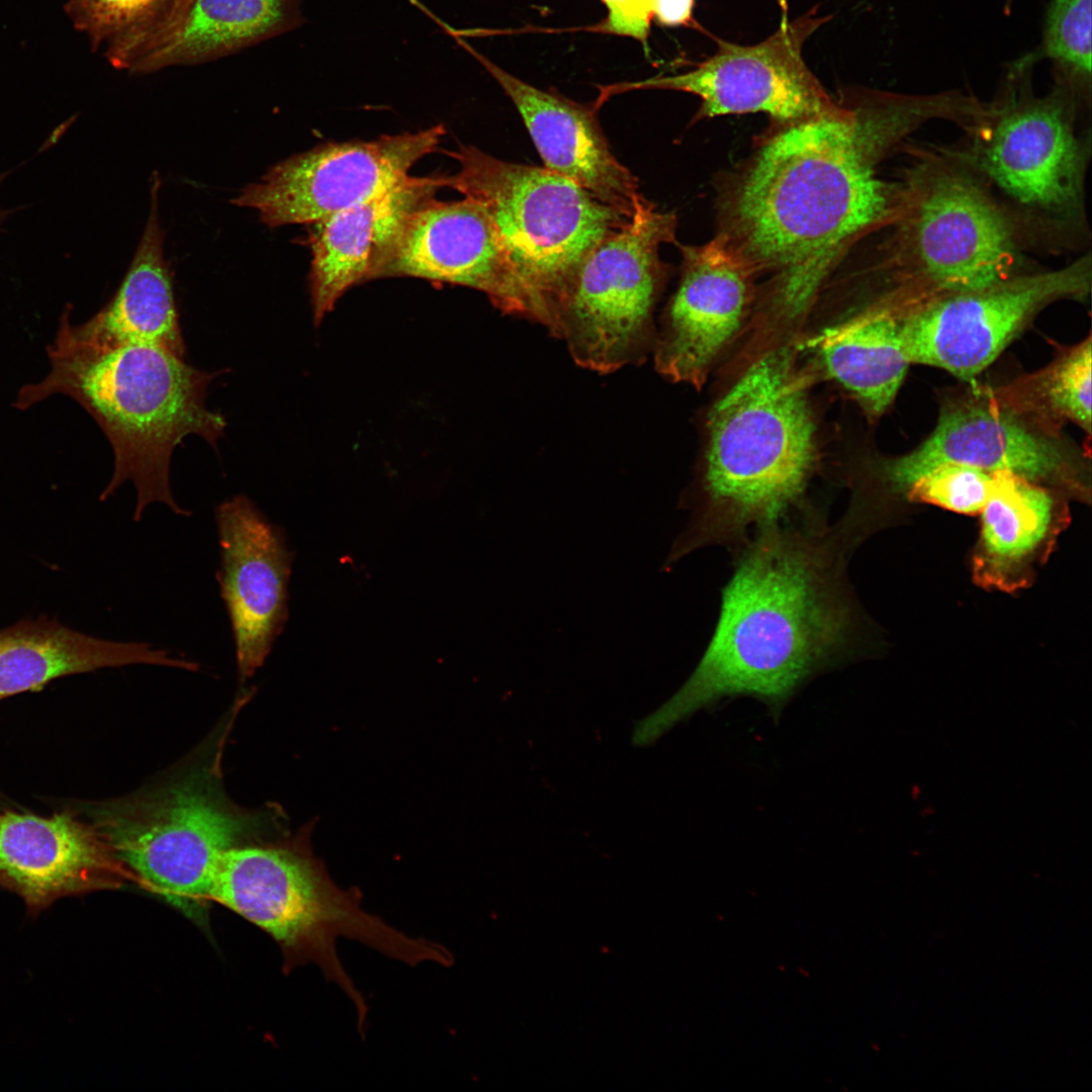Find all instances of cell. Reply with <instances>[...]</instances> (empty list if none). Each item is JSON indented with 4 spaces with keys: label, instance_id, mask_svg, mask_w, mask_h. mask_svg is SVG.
<instances>
[{
    "label": "cell",
    "instance_id": "obj_1",
    "mask_svg": "<svg viewBox=\"0 0 1092 1092\" xmlns=\"http://www.w3.org/2000/svg\"><path fill=\"white\" fill-rule=\"evenodd\" d=\"M762 139L719 198L720 231L757 280L772 324H796L847 251L891 220L886 150L924 121L914 96L864 91Z\"/></svg>",
    "mask_w": 1092,
    "mask_h": 1092
},
{
    "label": "cell",
    "instance_id": "obj_10",
    "mask_svg": "<svg viewBox=\"0 0 1092 1092\" xmlns=\"http://www.w3.org/2000/svg\"><path fill=\"white\" fill-rule=\"evenodd\" d=\"M900 194L895 259L939 294L980 289L1012 276V229L972 175L926 161L912 171Z\"/></svg>",
    "mask_w": 1092,
    "mask_h": 1092
},
{
    "label": "cell",
    "instance_id": "obj_17",
    "mask_svg": "<svg viewBox=\"0 0 1092 1092\" xmlns=\"http://www.w3.org/2000/svg\"><path fill=\"white\" fill-rule=\"evenodd\" d=\"M945 462L1009 471L1039 484L1067 480L1070 471L1060 446L1011 406L969 399L946 405L928 438L910 453L883 462L879 475L889 488L904 492Z\"/></svg>",
    "mask_w": 1092,
    "mask_h": 1092
},
{
    "label": "cell",
    "instance_id": "obj_9",
    "mask_svg": "<svg viewBox=\"0 0 1092 1092\" xmlns=\"http://www.w3.org/2000/svg\"><path fill=\"white\" fill-rule=\"evenodd\" d=\"M1038 59L1029 53L1009 66L1001 98L971 123L973 150L982 171L1017 203L1067 219L1083 194L1085 151L1073 119L1080 92L1058 80L1050 94L1034 96Z\"/></svg>",
    "mask_w": 1092,
    "mask_h": 1092
},
{
    "label": "cell",
    "instance_id": "obj_23",
    "mask_svg": "<svg viewBox=\"0 0 1092 1092\" xmlns=\"http://www.w3.org/2000/svg\"><path fill=\"white\" fill-rule=\"evenodd\" d=\"M158 177L151 186L147 223L129 268L111 300L80 325L70 321L72 307L59 329L75 340L95 345L146 344L185 358L172 276L164 254V233L158 213Z\"/></svg>",
    "mask_w": 1092,
    "mask_h": 1092
},
{
    "label": "cell",
    "instance_id": "obj_11",
    "mask_svg": "<svg viewBox=\"0 0 1092 1092\" xmlns=\"http://www.w3.org/2000/svg\"><path fill=\"white\" fill-rule=\"evenodd\" d=\"M816 10L784 21L764 40L741 46L719 39L716 52L693 70L671 76L601 87L608 97L631 90L661 89L700 98L696 120L745 113H765L774 125H786L836 111L831 97L803 57L807 39L826 21Z\"/></svg>",
    "mask_w": 1092,
    "mask_h": 1092
},
{
    "label": "cell",
    "instance_id": "obj_19",
    "mask_svg": "<svg viewBox=\"0 0 1092 1092\" xmlns=\"http://www.w3.org/2000/svg\"><path fill=\"white\" fill-rule=\"evenodd\" d=\"M119 867L93 825L68 813L0 812V885L32 914L62 898L113 886Z\"/></svg>",
    "mask_w": 1092,
    "mask_h": 1092
},
{
    "label": "cell",
    "instance_id": "obj_5",
    "mask_svg": "<svg viewBox=\"0 0 1092 1092\" xmlns=\"http://www.w3.org/2000/svg\"><path fill=\"white\" fill-rule=\"evenodd\" d=\"M308 832L276 845H236L220 857L210 900L269 933L293 962L313 963L353 1002L358 1030L365 1032L368 1008L343 968L338 937L353 939L410 966L453 963L450 950L411 937L362 906L359 889H342L309 846Z\"/></svg>",
    "mask_w": 1092,
    "mask_h": 1092
},
{
    "label": "cell",
    "instance_id": "obj_32",
    "mask_svg": "<svg viewBox=\"0 0 1092 1092\" xmlns=\"http://www.w3.org/2000/svg\"><path fill=\"white\" fill-rule=\"evenodd\" d=\"M183 1L184 0H167L165 5L162 8V11L167 12V11L173 10L177 6H179Z\"/></svg>",
    "mask_w": 1092,
    "mask_h": 1092
},
{
    "label": "cell",
    "instance_id": "obj_22",
    "mask_svg": "<svg viewBox=\"0 0 1092 1092\" xmlns=\"http://www.w3.org/2000/svg\"><path fill=\"white\" fill-rule=\"evenodd\" d=\"M993 476L990 495L980 512L973 576L986 588L1014 592L1032 582L1067 516L1041 484L1009 471H995Z\"/></svg>",
    "mask_w": 1092,
    "mask_h": 1092
},
{
    "label": "cell",
    "instance_id": "obj_20",
    "mask_svg": "<svg viewBox=\"0 0 1092 1092\" xmlns=\"http://www.w3.org/2000/svg\"><path fill=\"white\" fill-rule=\"evenodd\" d=\"M296 0H184L108 46L111 64L134 73L218 57L298 23Z\"/></svg>",
    "mask_w": 1092,
    "mask_h": 1092
},
{
    "label": "cell",
    "instance_id": "obj_31",
    "mask_svg": "<svg viewBox=\"0 0 1092 1092\" xmlns=\"http://www.w3.org/2000/svg\"><path fill=\"white\" fill-rule=\"evenodd\" d=\"M694 5L695 0H654L653 19L664 26L688 25Z\"/></svg>",
    "mask_w": 1092,
    "mask_h": 1092
},
{
    "label": "cell",
    "instance_id": "obj_24",
    "mask_svg": "<svg viewBox=\"0 0 1092 1092\" xmlns=\"http://www.w3.org/2000/svg\"><path fill=\"white\" fill-rule=\"evenodd\" d=\"M131 664L198 668L145 642L96 638L48 618L22 620L0 630V700L62 676Z\"/></svg>",
    "mask_w": 1092,
    "mask_h": 1092
},
{
    "label": "cell",
    "instance_id": "obj_6",
    "mask_svg": "<svg viewBox=\"0 0 1092 1092\" xmlns=\"http://www.w3.org/2000/svg\"><path fill=\"white\" fill-rule=\"evenodd\" d=\"M457 162L448 187L490 215L524 286L530 318L551 334L586 255L628 219L571 180L474 146L442 151Z\"/></svg>",
    "mask_w": 1092,
    "mask_h": 1092
},
{
    "label": "cell",
    "instance_id": "obj_4",
    "mask_svg": "<svg viewBox=\"0 0 1092 1092\" xmlns=\"http://www.w3.org/2000/svg\"><path fill=\"white\" fill-rule=\"evenodd\" d=\"M48 356L50 372L23 386L14 406L25 410L57 393L73 398L100 426L113 451V474L100 499L130 480L136 490L135 522L152 503L189 516L172 494L171 458L189 435L218 451L226 422L209 411L205 400L208 385L220 371L198 369L157 346H95L61 329Z\"/></svg>",
    "mask_w": 1092,
    "mask_h": 1092
},
{
    "label": "cell",
    "instance_id": "obj_8",
    "mask_svg": "<svg viewBox=\"0 0 1092 1092\" xmlns=\"http://www.w3.org/2000/svg\"><path fill=\"white\" fill-rule=\"evenodd\" d=\"M675 215L648 201L583 259L551 333L577 365L607 374L652 352L666 276L659 249L675 243Z\"/></svg>",
    "mask_w": 1092,
    "mask_h": 1092
},
{
    "label": "cell",
    "instance_id": "obj_12",
    "mask_svg": "<svg viewBox=\"0 0 1092 1092\" xmlns=\"http://www.w3.org/2000/svg\"><path fill=\"white\" fill-rule=\"evenodd\" d=\"M1090 271L1087 257L1061 269L938 294L902 314L905 354L910 363L935 366L970 381L1040 308L1056 299L1083 297L1090 288Z\"/></svg>",
    "mask_w": 1092,
    "mask_h": 1092
},
{
    "label": "cell",
    "instance_id": "obj_27",
    "mask_svg": "<svg viewBox=\"0 0 1092 1092\" xmlns=\"http://www.w3.org/2000/svg\"><path fill=\"white\" fill-rule=\"evenodd\" d=\"M1039 58L1055 65L1058 80L1080 93L1091 83V0H1051Z\"/></svg>",
    "mask_w": 1092,
    "mask_h": 1092
},
{
    "label": "cell",
    "instance_id": "obj_7",
    "mask_svg": "<svg viewBox=\"0 0 1092 1092\" xmlns=\"http://www.w3.org/2000/svg\"><path fill=\"white\" fill-rule=\"evenodd\" d=\"M92 818L120 866L190 915L210 899L221 855L252 826L210 778L196 774L98 806Z\"/></svg>",
    "mask_w": 1092,
    "mask_h": 1092
},
{
    "label": "cell",
    "instance_id": "obj_34",
    "mask_svg": "<svg viewBox=\"0 0 1092 1092\" xmlns=\"http://www.w3.org/2000/svg\"><path fill=\"white\" fill-rule=\"evenodd\" d=\"M408 1L412 4H414L415 6H417L419 9H421L423 12H425L427 15L431 16V18H434L435 15L433 13H431V11L426 6H424L422 3H420L418 0H408Z\"/></svg>",
    "mask_w": 1092,
    "mask_h": 1092
},
{
    "label": "cell",
    "instance_id": "obj_33",
    "mask_svg": "<svg viewBox=\"0 0 1092 1092\" xmlns=\"http://www.w3.org/2000/svg\"><path fill=\"white\" fill-rule=\"evenodd\" d=\"M7 175H9V172H4V173L0 174V183L7 177ZM10 212L11 211H9V210H5V209L0 208V225L3 222V220L9 215Z\"/></svg>",
    "mask_w": 1092,
    "mask_h": 1092
},
{
    "label": "cell",
    "instance_id": "obj_18",
    "mask_svg": "<svg viewBox=\"0 0 1092 1092\" xmlns=\"http://www.w3.org/2000/svg\"><path fill=\"white\" fill-rule=\"evenodd\" d=\"M456 42L496 81L520 113L544 168L576 183L631 218L647 203L638 178L611 151L598 118L597 101L583 104L537 88L512 75L462 37Z\"/></svg>",
    "mask_w": 1092,
    "mask_h": 1092
},
{
    "label": "cell",
    "instance_id": "obj_29",
    "mask_svg": "<svg viewBox=\"0 0 1092 1092\" xmlns=\"http://www.w3.org/2000/svg\"><path fill=\"white\" fill-rule=\"evenodd\" d=\"M166 0H69L65 11L93 48L108 46L150 20Z\"/></svg>",
    "mask_w": 1092,
    "mask_h": 1092
},
{
    "label": "cell",
    "instance_id": "obj_2",
    "mask_svg": "<svg viewBox=\"0 0 1092 1092\" xmlns=\"http://www.w3.org/2000/svg\"><path fill=\"white\" fill-rule=\"evenodd\" d=\"M733 555L706 650L680 689L636 724L634 744H652L725 699H756L778 718L801 688L858 653L851 553L823 513L759 527Z\"/></svg>",
    "mask_w": 1092,
    "mask_h": 1092
},
{
    "label": "cell",
    "instance_id": "obj_28",
    "mask_svg": "<svg viewBox=\"0 0 1092 1092\" xmlns=\"http://www.w3.org/2000/svg\"><path fill=\"white\" fill-rule=\"evenodd\" d=\"M993 478V472L964 463L945 462L920 475L904 492L913 502L961 515H978L990 495Z\"/></svg>",
    "mask_w": 1092,
    "mask_h": 1092
},
{
    "label": "cell",
    "instance_id": "obj_25",
    "mask_svg": "<svg viewBox=\"0 0 1092 1092\" xmlns=\"http://www.w3.org/2000/svg\"><path fill=\"white\" fill-rule=\"evenodd\" d=\"M901 317L894 304L880 302L824 328L808 343L826 375L871 419L892 404L911 364L901 342Z\"/></svg>",
    "mask_w": 1092,
    "mask_h": 1092
},
{
    "label": "cell",
    "instance_id": "obj_26",
    "mask_svg": "<svg viewBox=\"0 0 1092 1092\" xmlns=\"http://www.w3.org/2000/svg\"><path fill=\"white\" fill-rule=\"evenodd\" d=\"M1092 340L1089 335L1029 379L1028 405L1091 431Z\"/></svg>",
    "mask_w": 1092,
    "mask_h": 1092
},
{
    "label": "cell",
    "instance_id": "obj_30",
    "mask_svg": "<svg viewBox=\"0 0 1092 1092\" xmlns=\"http://www.w3.org/2000/svg\"><path fill=\"white\" fill-rule=\"evenodd\" d=\"M607 16L592 30L632 37L647 47L654 0H601Z\"/></svg>",
    "mask_w": 1092,
    "mask_h": 1092
},
{
    "label": "cell",
    "instance_id": "obj_3",
    "mask_svg": "<svg viewBox=\"0 0 1092 1092\" xmlns=\"http://www.w3.org/2000/svg\"><path fill=\"white\" fill-rule=\"evenodd\" d=\"M817 459L808 381L793 347L776 345L709 413L699 477L684 500L691 518L664 568L708 546L734 553L757 528L812 509L806 493Z\"/></svg>",
    "mask_w": 1092,
    "mask_h": 1092
},
{
    "label": "cell",
    "instance_id": "obj_13",
    "mask_svg": "<svg viewBox=\"0 0 1092 1092\" xmlns=\"http://www.w3.org/2000/svg\"><path fill=\"white\" fill-rule=\"evenodd\" d=\"M443 124L374 140L329 142L271 167L233 200L270 228L314 224L375 196L439 151Z\"/></svg>",
    "mask_w": 1092,
    "mask_h": 1092
},
{
    "label": "cell",
    "instance_id": "obj_21",
    "mask_svg": "<svg viewBox=\"0 0 1092 1092\" xmlns=\"http://www.w3.org/2000/svg\"><path fill=\"white\" fill-rule=\"evenodd\" d=\"M448 187L447 175H408L387 190L311 224L308 276L318 325L352 287L374 274L407 217Z\"/></svg>",
    "mask_w": 1092,
    "mask_h": 1092
},
{
    "label": "cell",
    "instance_id": "obj_14",
    "mask_svg": "<svg viewBox=\"0 0 1092 1092\" xmlns=\"http://www.w3.org/2000/svg\"><path fill=\"white\" fill-rule=\"evenodd\" d=\"M390 277L469 287L503 313L530 318L524 286L499 233L469 197H433L407 217L373 280Z\"/></svg>",
    "mask_w": 1092,
    "mask_h": 1092
},
{
    "label": "cell",
    "instance_id": "obj_16",
    "mask_svg": "<svg viewBox=\"0 0 1092 1092\" xmlns=\"http://www.w3.org/2000/svg\"><path fill=\"white\" fill-rule=\"evenodd\" d=\"M216 579L231 622L239 678L264 664L287 618L290 552L278 527L246 494L214 510Z\"/></svg>",
    "mask_w": 1092,
    "mask_h": 1092
},
{
    "label": "cell",
    "instance_id": "obj_15",
    "mask_svg": "<svg viewBox=\"0 0 1092 1092\" xmlns=\"http://www.w3.org/2000/svg\"><path fill=\"white\" fill-rule=\"evenodd\" d=\"M678 247L681 276L652 353L663 377L700 387L748 317L757 278L720 233L706 244Z\"/></svg>",
    "mask_w": 1092,
    "mask_h": 1092
}]
</instances>
